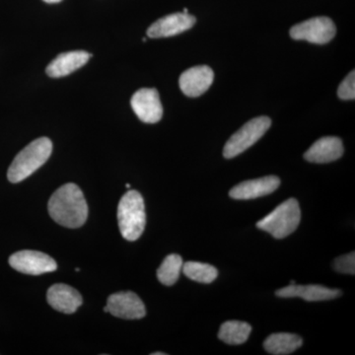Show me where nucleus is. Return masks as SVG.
Here are the masks:
<instances>
[{
	"label": "nucleus",
	"instance_id": "nucleus-2",
	"mask_svg": "<svg viewBox=\"0 0 355 355\" xmlns=\"http://www.w3.org/2000/svg\"><path fill=\"white\" fill-rule=\"evenodd\" d=\"M53 153V142L48 137H40L28 144L14 158L7 172L11 183L24 181L48 161Z\"/></svg>",
	"mask_w": 355,
	"mask_h": 355
},
{
	"label": "nucleus",
	"instance_id": "nucleus-16",
	"mask_svg": "<svg viewBox=\"0 0 355 355\" xmlns=\"http://www.w3.org/2000/svg\"><path fill=\"white\" fill-rule=\"evenodd\" d=\"M91 57L92 55L85 51L60 53L46 67V74L53 78L69 76L72 72L87 64Z\"/></svg>",
	"mask_w": 355,
	"mask_h": 355
},
{
	"label": "nucleus",
	"instance_id": "nucleus-19",
	"mask_svg": "<svg viewBox=\"0 0 355 355\" xmlns=\"http://www.w3.org/2000/svg\"><path fill=\"white\" fill-rule=\"evenodd\" d=\"M183 268L182 257L177 254H169L157 270L159 282L164 286H171L176 284Z\"/></svg>",
	"mask_w": 355,
	"mask_h": 355
},
{
	"label": "nucleus",
	"instance_id": "nucleus-26",
	"mask_svg": "<svg viewBox=\"0 0 355 355\" xmlns=\"http://www.w3.org/2000/svg\"><path fill=\"white\" fill-rule=\"evenodd\" d=\"M125 188L130 189V184H125Z\"/></svg>",
	"mask_w": 355,
	"mask_h": 355
},
{
	"label": "nucleus",
	"instance_id": "nucleus-15",
	"mask_svg": "<svg viewBox=\"0 0 355 355\" xmlns=\"http://www.w3.org/2000/svg\"><path fill=\"white\" fill-rule=\"evenodd\" d=\"M343 144L342 139L336 137H324L317 140L312 146L306 151V160L318 164L330 163L342 157Z\"/></svg>",
	"mask_w": 355,
	"mask_h": 355
},
{
	"label": "nucleus",
	"instance_id": "nucleus-3",
	"mask_svg": "<svg viewBox=\"0 0 355 355\" xmlns=\"http://www.w3.org/2000/svg\"><path fill=\"white\" fill-rule=\"evenodd\" d=\"M119 227L128 241H137L144 233L146 224V205L139 191H128L118 207Z\"/></svg>",
	"mask_w": 355,
	"mask_h": 355
},
{
	"label": "nucleus",
	"instance_id": "nucleus-20",
	"mask_svg": "<svg viewBox=\"0 0 355 355\" xmlns=\"http://www.w3.org/2000/svg\"><path fill=\"white\" fill-rule=\"evenodd\" d=\"M182 270L187 277L200 284H211L218 277V270L216 268L209 263L198 261H187L186 263H183Z\"/></svg>",
	"mask_w": 355,
	"mask_h": 355
},
{
	"label": "nucleus",
	"instance_id": "nucleus-21",
	"mask_svg": "<svg viewBox=\"0 0 355 355\" xmlns=\"http://www.w3.org/2000/svg\"><path fill=\"white\" fill-rule=\"evenodd\" d=\"M334 268L336 272L345 273V275H354L355 273V253L345 254V256L338 257L334 261Z\"/></svg>",
	"mask_w": 355,
	"mask_h": 355
},
{
	"label": "nucleus",
	"instance_id": "nucleus-1",
	"mask_svg": "<svg viewBox=\"0 0 355 355\" xmlns=\"http://www.w3.org/2000/svg\"><path fill=\"white\" fill-rule=\"evenodd\" d=\"M48 209L51 218L64 227L79 228L87 220V202L83 191L73 183L58 189L49 200Z\"/></svg>",
	"mask_w": 355,
	"mask_h": 355
},
{
	"label": "nucleus",
	"instance_id": "nucleus-12",
	"mask_svg": "<svg viewBox=\"0 0 355 355\" xmlns=\"http://www.w3.org/2000/svg\"><path fill=\"white\" fill-rule=\"evenodd\" d=\"M280 180L277 176H266L260 179L250 180L235 186L229 193L233 200H254L270 195L279 189Z\"/></svg>",
	"mask_w": 355,
	"mask_h": 355
},
{
	"label": "nucleus",
	"instance_id": "nucleus-18",
	"mask_svg": "<svg viewBox=\"0 0 355 355\" xmlns=\"http://www.w3.org/2000/svg\"><path fill=\"white\" fill-rule=\"evenodd\" d=\"M252 331L251 324L246 322L227 321L222 324L218 338L222 342L231 345L246 343Z\"/></svg>",
	"mask_w": 355,
	"mask_h": 355
},
{
	"label": "nucleus",
	"instance_id": "nucleus-22",
	"mask_svg": "<svg viewBox=\"0 0 355 355\" xmlns=\"http://www.w3.org/2000/svg\"><path fill=\"white\" fill-rule=\"evenodd\" d=\"M338 97L342 100L355 99V71L352 70L349 76L343 79L338 89Z\"/></svg>",
	"mask_w": 355,
	"mask_h": 355
},
{
	"label": "nucleus",
	"instance_id": "nucleus-6",
	"mask_svg": "<svg viewBox=\"0 0 355 355\" xmlns=\"http://www.w3.org/2000/svg\"><path fill=\"white\" fill-rule=\"evenodd\" d=\"M336 28L334 21L329 17H314L294 25L291 37L293 40H303L312 44H324L335 38Z\"/></svg>",
	"mask_w": 355,
	"mask_h": 355
},
{
	"label": "nucleus",
	"instance_id": "nucleus-17",
	"mask_svg": "<svg viewBox=\"0 0 355 355\" xmlns=\"http://www.w3.org/2000/svg\"><path fill=\"white\" fill-rule=\"evenodd\" d=\"M303 340L294 334H272L266 338L263 347L268 354L273 355H287L293 354L302 347Z\"/></svg>",
	"mask_w": 355,
	"mask_h": 355
},
{
	"label": "nucleus",
	"instance_id": "nucleus-4",
	"mask_svg": "<svg viewBox=\"0 0 355 355\" xmlns=\"http://www.w3.org/2000/svg\"><path fill=\"white\" fill-rule=\"evenodd\" d=\"M301 210L297 200L289 198L257 223V227L270 233L275 239H284L298 228Z\"/></svg>",
	"mask_w": 355,
	"mask_h": 355
},
{
	"label": "nucleus",
	"instance_id": "nucleus-9",
	"mask_svg": "<svg viewBox=\"0 0 355 355\" xmlns=\"http://www.w3.org/2000/svg\"><path fill=\"white\" fill-rule=\"evenodd\" d=\"M106 307L108 313L121 319L137 320L146 315V306L141 299L132 291L112 294L107 300Z\"/></svg>",
	"mask_w": 355,
	"mask_h": 355
},
{
	"label": "nucleus",
	"instance_id": "nucleus-23",
	"mask_svg": "<svg viewBox=\"0 0 355 355\" xmlns=\"http://www.w3.org/2000/svg\"><path fill=\"white\" fill-rule=\"evenodd\" d=\"M46 3H58V2L62 1V0H44Z\"/></svg>",
	"mask_w": 355,
	"mask_h": 355
},
{
	"label": "nucleus",
	"instance_id": "nucleus-13",
	"mask_svg": "<svg viewBox=\"0 0 355 355\" xmlns=\"http://www.w3.org/2000/svg\"><path fill=\"white\" fill-rule=\"evenodd\" d=\"M275 295L282 298H302L308 302H315V301L331 300V299L340 297L342 295V291L318 286V284L297 286L295 284H289L288 286L279 289L275 292Z\"/></svg>",
	"mask_w": 355,
	"mask_h": 355
},
{
	"label": "nucleus",
	"instance_id": "nucleus-25",
	"mask_svg": "<svg viewBox=\"0 0 355 355\" xmlns=\"http://www.w3.org/2000/svg\"><path fill=\"white\" fill-rule=\"evenodd\" d=\"M183 12L184 13H189L188 9L184 8Z\"/></svg>",
	"mask_w": 355,
	"mask_h": 355
},
{
	"label": "nucleus",
	"instance_id": "nucleus-7",
	"mask_svg": "<svg viewBox=\"0 0 355 355\" xmlns=\"http://www.w3.org/2000/svg\"><path fill=\"white\" fill-rule=\"evenodd\" d=\"M9 265L25 275H40L57 270V261L49 254L31 250H23L11 254Z\"/></svg>",
	"mask_w": 355,
	"mask_h": 355
},
{
	"label": "nucleus",
	"instance_id": "nucleus-8",
	"mask_svg": "<svg viewBox=\"0 0 355 355\" xmlns=\"http://www.w3.org/2000/svg\"><path fill=\"white\" fill-rule=\"evenodd\" d=\"M130 105L140 121L156 123L162 119L163 107L155 88H141L133 94Z\"/></svg>",
	"mask_w": 355,
	"mask_h": 355
},
{
	"label": "nucleus",
	"instance_id": "nucleus-14",
	"mask_svg": "<svg viewBox=\"0 0 355 355\" xmlns=\"http://www.w3.org/2000/svg\"><path fill=\"white\" fill-rule=\"evenodd\" d=\"M49 304L64 314H73L83 305V296L73 287L64 284H53L46 293Z\"/></svg>",
	"mask_w": 355,
	"mask_h": 355
},
{
	"label": "nucleus",
	"instance_id": "nucleus-10",
	"mask_svg": "<svg viewBox=\"0 0 355 355\" xmlns=\"http://www.w3.org/2000/svg\"><path fill=\"white\" fill-rule=\"evenodd\" d=\"M196 24L195 16L189 13H174L154 22L147 30L149 38H168L188 31Z\"/></svg>",
	"mask_w": 355,
	"mask_h": 355
},
{
	"label": "nucleus",
	"instance_id": "nucleus-24",
	"mask_svg": "<svg viewBox=\"0 0 355 355\" xmlns=\"http://www.w3.org/2000/svg\"><path fill=\"white\" fill-rule=\"evenodd\" d=\"M153 355H165L164 352H154V354H151Z\"/></svg>",
	"mask_w": 355,
	"mask_h": 355
},
{
	"label": "nucleus",
	"instance_id": "nucleus-11",
	"mask_svg": "<svg viewBox=\"0 0 355 355\" xmlns=\"http://www.w3.org/2000/svg\"><path fill=\"white\" fill-rule=\"evenodd\" d=\"M214 79V70L207 65H198L182 73L179 85L184 95L195 98L207 92Z\"/></svg>",
	"mask_w": 355,
	"mask_h": 355
},
{
	"label": "nucleus",
	"instance_id": "nucleus-5",
	"mask_svg": "<svg viewBox=\"0 0 355 355\" xmlns=\"http://www.w3.org/2000/svg\"><path fill=\"white\" fill-rule=\"evenodd\" d=\"M272 125L268 116H258L245 123L238 132L226 142L223 156L226 159L234 158L253 146L258 140L265 135Z\"/></svg>",
	"mask_w": 355,
	"mask_h": 355
}]
</instances>
